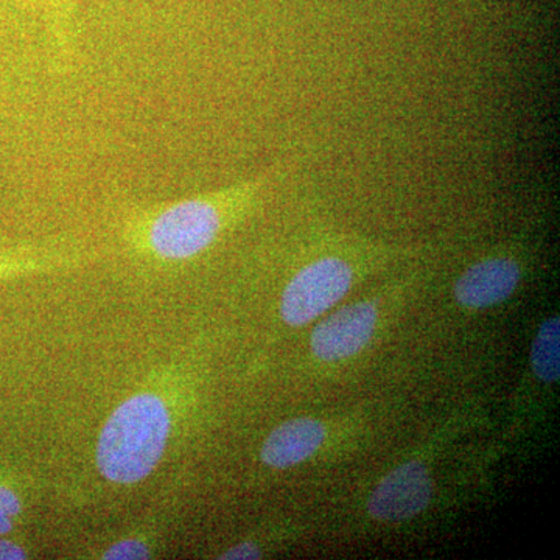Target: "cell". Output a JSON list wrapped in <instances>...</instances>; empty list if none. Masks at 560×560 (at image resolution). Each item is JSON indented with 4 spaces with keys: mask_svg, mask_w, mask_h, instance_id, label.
Segmentation results:
<instances>
[{
    "mask_svg": "<svg viewBox=\"0 0 560 560\" xmlns=\"http://www.w3.org/2000/svg\"><path fill=\"white\" fill-rule=\"evenodd\" d=\"M275 178V172H267L223 190L172 202L150 213L143 226L147 249L156 259L165 261L200 256L215 243L226 221L256 200Z\"/></svg>",
    "mask_w": 560,
    "mask_h": 560,
    "instance_id": "cell-1",
    "label": "cell"
},
{
    "mask_svg": "<svg viewBox=\"0 0 560 560\" xmlns=\"http://www.w3.org/2000/svg\"><path fill=\"white\" fill-rule=\"evenodd\" d=\"M171 412L156 394L143 393L110 415L97 444V466L106 480L132 485L156 469L171 434Z\"/></svg>",
    "mask_w": 560,
    "mask_h": 560,
    "instance_id": "cell-2",
    "label": "cell"
},
{
    "mask_svg": "<svg viewBox=\"0 0 560 560\" xmlns=\"http://www.w3.org/2000/svg\"><path fill=\"white\" fill-rule=\"evenodd\" d=\"M355 279L353 265L338 256H324L301 268L285 287L280 315L301 327L319 318L348 294Z\"/></svg>",
    "mask_w": 560,
    "mask_h": 560,
    "instance_id": "cell-3",
    "label": "cell"
},
{
    "mask_svg": "<svg viewBox=\"0 0 560 560\" xmlns=\"http://www.w3.org/2000/svg\"><path fill=\"white\" fill-rule=\"evenodd\" d=\"M433 481L419 460L401 464L374 490L370 514L377 521L400 522L415 517L430 504Z\"/></svg>",
    "mask_w": 560,
    "mask_h": 560,
    "instance_id": "cell-4",
    "label": "cell"
},
{
    "mask_svg": "<svg viewBox=\"0 0 560 560\" xmlns=\"http://www.w3.org/2000/svg\"><path fill=\"white\" fill-rule=\"evenodd\" d=\"M377 315L372 302H357L324 319L312 335L316 359L338 361L359 353L374 335Z\"/></svg>",
    "mask_w": 560,
    "mask_h": 560,
    "instance_id": "cell-5",
    "label": "cell"
},
{
    "mask_svg": "<svg viewBox=\"0 0 560 560\" xmlns=\"http://www.w3.org/2000/svg\"><path fill=\"white\" fill-rule=\"evenodd\" d=\"M522 268L511 257H488L477 261L459 276L455 298L464 307L486 308L506 301L517 290Z\"/></svg>",
    "mask_w": 560,
    "mask_h": 560,
    "instance_id": "cell-6",
    "label": "cell"
},
{
    "mask_svg": "<svg viewBox=\"0 0 560 560\" xmlns=\"http://www.w3.org/2000/svg\"><path fill=\"white\" fill-rule=\"evenodd\" d=\"M326 427L311 418L291 419L278 427L261 447V460L272 469H289L318 452Z\"/></svg>",
    "mask_w": 560,
    "mask_h": 560,
    "instance_id": "cell-7",
    "label": "cell"
},
{
    "mask_svg": "<svg viewBox=\"0 0 560 560\" xmlns=\"http://www.w3.org/2000/svg\"><path fill=\"white\" fill-rule=\"evenodd\" d=\"M530 364L534 374L541 382L552 383L559 381L560 375V320L558 316L541 324L533 349H530Z\"/></svg>",
    "mask_w": 560,
    "mask_h": 560,
    "instance_id": "cell-8",
    "label": "cell"
},
{
    "mask_svg": "<svg viewBox=\"0 0 560 560\" xmlns=\"http://www.w3.org/2000/svg\"><path fill=\"white\" fill-rule=\"evenodd\" d=\"M21 512V501L16 493L0 485V536L13 529V518Z\"/></svg>",
    "mask_w": 560,
    "mask_h": 560,
    "instance_id": "cell-9",
    "label": "cell"
},
{
    "mask_svg": "<svg viewBox=\"0 0 560 560\" xmlns=\"http://www.w3.org/2000/svg\"><path fill=\"white\" fill-rule=\"evenodd\" d=\"M149 558V547H147L143 541L136 539L121 540L119 544L113 545V547L103 555V559L106 560H136Z\"/></svg>",
    "mask_w": 560,
    "mask_h": 560,
    "instance_id": "cell-10",
    "label": "cell"
},
{
    "mask_svg": "<svg viewBox=\"0 0 560 560\" xmlns=\"http://www.w3.org/2000/svg\"><path fill=\"white\" fill-rule=\"evenodd\" d=\"M261 552L259 548L256 547L254 544H248V541H245V544L235 545L234 548H231V550H228L224 552L223 556H221L220 559H228V560H246V559H260Z\"/></svg>",
    "mask_w": 560,
    "mask_h": 560,
    "instance_id": "cell-11",
    "label": "cell"
},
{
    "mask_svg": "<svg viewBox=\"0 0 560 560\" xmlns=\"http://www.w3.org/2000/svg\"><path fill=\"white\" fill-rule=\"evenodd\" d=\"M27 558L20 545L10 540H0V560H21Z\"/></svg>",
    "mask_w": 560,
    "mask_h": 560,
    "instance_id": "cell-12",
    "label": "cell"
},
{
    "mask_svg": "<svg viewBox=\"0 0 560 560\" xmlns=\"http://www.w3.org/2000/svg\"><path fill=\"white\" fill-rule=\"evenodd\" d=\"M70 5H72V0H58L57 31H61L60 39L66 38L62 27H68Z\"/></svg>",
    "mask_w": 560,
    "mask_h": 560,
    "instance_id": "cell-13",
    "label": "cell"
}]
</instances>
